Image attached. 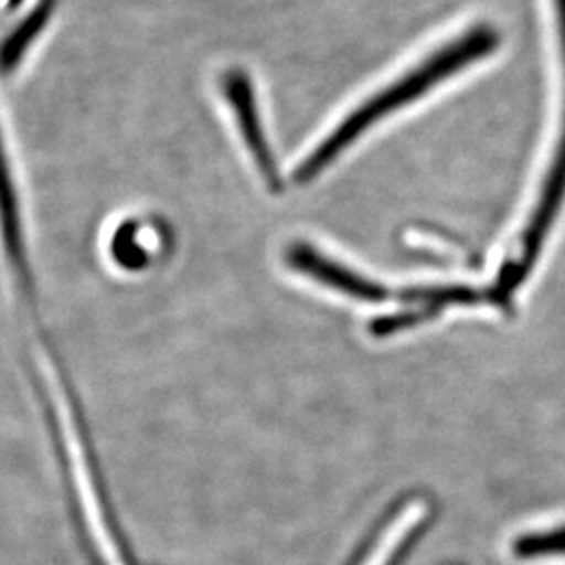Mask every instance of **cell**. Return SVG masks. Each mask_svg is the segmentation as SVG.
Instances as JSON below:
<instances>
[{
  "instance_id": "1",
  "label": "cell",
  "mask_w": 565,
  "mask_h": 565,
  "mask_svg": "<svg viewBox=\"0 0 565 565\" xmlns=\"http://www.w3.org/2000/svg\"><path fill=\"white\" fill-rule=\"evenodd\" d=\"M497 46V36L492 30H473L463 39L440 49L436 55L424 61L419 67L408 72L401 81L390 84L380 95L364 102L354 114L324 139L298 168V181H312L321 170L333 162L345 147H350L364 135L375 121L398 111L406 103L417 102L429 88L450 78L455 72L463 70L469 63L488 55Z\"/></svg>"
},
{
  "instance_id": "2",
  "label": "cell",
  "mask_w": 565,
  "mask_h": 565,
  "mask_svg": "<svg viewBox=\"0 0 565 565\" xmlns=\"http://www.w3.org/2000/svg\"><path fill=\"white\" fill-rule=\"evenodd\" d=\"M226 93H228V99H231L233 107H235V114H237L239 124H242L245 141L249 145L256 162L260 163V168L268 174V179H275L273 177L270 153H268V147H266V141H264L263 130L258 126V114H256V105H254V99H252L249 84L243 78L242 74H231L226 78Z\"/></svg>"
},
{
  "instance_id": "3",
  "label": "cell",
  "mask_w": 565,
  "mask_h": 565,
  "mask_svg": "<svg viewBox=\"0 0 565 565\" xmlns=\"http://www.w3.org/2000/svg\"><path fill=\"white\" fill-rule=\"evenodd\" d=\"M53 15V2L42 0L34 11L28 15V20L21 21L13 30L11 36H7L0 44V74H9L20 65L23 53L36 41V36L46 28V23Z\"/></svg>"
},
{
  "instance_id": "4",
  "label": "cell",
  "mask_w": 565,
  "mask_h": 565,
  "mask_svg": "<svg viewBox=\"0 0 565 565\" xmlns=\"http://www.w3.org/2000/svg\"><path fill=\"white\" fill-rule=\"evenodd\" d=\"M513 557L522 562L546 559V557H565V525H557L545 532H530L513 541Z\"/></svg>"
}]
</instances>
